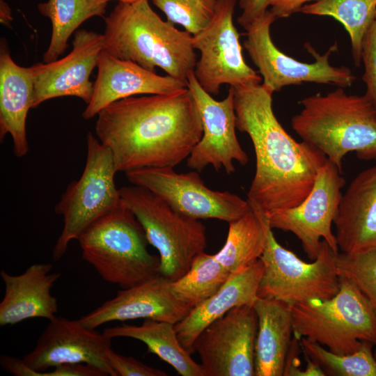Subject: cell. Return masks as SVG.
<instances>
[{
	"label": "cell",
	"instance_id": "obj_38",
	"mask_svg": "<svg viewBox=\"0 0 376 376\" xmlns=\"http://www.w3.org/2000/svg\"><path fill=\"white\" fill-rule=\"evenodd\" d=\"M0 364L2 368L15 376H41V373L31 368L23 359L2 355L0 357Z\"/></svg>",
	"mask_w": 376,
	"mask_h": 376
},
{
	"label": "cell",
	"instance_id": "obj_31",
	"mask_svg": "<svg viewBox=\"0 0 376 376\" xmlns=\"http://www.w3.org/2000/svg\"><path fill=\"white\" fill-rule=\"evenodd\" d=\"M336 268L339 276L350 281L376 311V247L338 252Z\"/></svg>",
	"mask_w": 376,
	"mask_h": 376
},
{
	"label": "cell",
	"instance_id": "obj_37",
	"mask_svg": "<svg viewBox=\"0 0 376 376\" xmlns=\"http://www.w3.org/2000/svg\"><path fill=\"white\" fill-rule=\"evenodd\" d=\"M318 0H271L270 10L277 18L288 17L299 13L302 6L311 1Z\"/></svg>",
	"mask_w": 376,
	"mask_h": 376
},
{
	"label": "cell",
	"instance_id": "obj_36",
	"mask_svg": "<svg viewBox=\"0 0 376 376\" xmlns=\"http://www.w3.org/2000/svg\"><path fill=\"white\" fill-rule=\"evenodd\" d=\"M100 368L85 363H67L58 366L49 372H42V376H107Z\"/></svg>",
	"mask_w": 376,
	"mask_h": 376
},
{
	"label": "cell",
	"instance_id": "obj_4",
	"mask_svg": "<svg viewBox=\"0 0 376 376\" xmlns=\"http://www.w3.org/2000/svg\"><path fill=\"white\" fill-rule=\"evenodd\" d=\"M343 88L303 98L301 110L291 120L302 141L341 171L343 159L350 152L361 160L376 161V109L365 95H348Z\"/></svg>",
	"mask_w": 376,
	"mask_h": 376
},
{
	"label": "cell",
	"instance_id": "obj_19",
	"mask_svg": "<svg viewBox=\"0 0 376 376\" xmlns=\"http://www.w3.org/2000/svg\"><path fill=\"white\" fill-rule=\"evenodd\" d=\"M97 67L93 95L82 113L86 120L95 117L119 100L137 95L171 93L187 87L176 78L159 75L134 62L116 58L104 49Z\"/></svg>",
	"mask_w": 376,
	"mask_h": 376
},
{
	"label": "cell",
	"instance_id": "obj_41",
	"mask_svg": "<svg viewBox=\"0 0 376 376\" xmlns=\"http://www.w3.org/2000/svg\"><path fill=\"white\" fill-rule=\"evenodd\" d=\"M374 356H375V359H376V348H375V351H374Z\"/></svg>",
	"mask_w": 376,
	"mask_h": 376
},
{
	"label": "cell",
	"instance_id": "obj_18",
	"mask_svg": "<svg viewBox=\"0 0 376 376\" xmlns=\"http://www.w3.org/2000/svg\"><path fill=\"white\" fill-rule=\"evenodd\" d=\"M170 282L162 275L129 288L79 320L87 328L95 329L112 321L152 319L175 324L191 310L177 300L170 291Z\"/></svg>",
	"mask_w": 376,
	"mask_h": 376
},
{
	"label": "cell",
	"instance_id": "obj_10",
	"mask_svg": "<svg viewBox=\"0 0 376 376\" xmlns=\"http://www.w3.org/2000/svg\"><path fill=\"white\" fill-rule=\"evenodd\" d=\"M276 19L272 11L249 27L246 33L244 47L258 68L263 84L273 92L290 85L303 83L330 84L341 88L351 86L357 77L347 67H334L329 58L338 49L335 42L323 54L317 52L310 44L306 49L315 57L313 63H304L286 55L274 45L270 35L272 24Z\"/></svg>",
	"mask_w": 376,
	"mask_h": 376
},
{
	"label": "cell",
	"instance_id": "obj_34",
	"mask_svg": "<svg viewBox=\"0 0 376 376\" xmlns=\"http://www.w3.org/2000/svg\"><path fill=\"white\" fill-rule=\"evenodd\" d=\"M109 366L116 376H166V372L132 357L119 354L111 347L106 352Z\"/></svg>",
	"mask_w": 376,
	"mask_h": 376
},
{
	"label": "cell",
	"instance_id": "obj_25",
	"mask_svg": "<svg viewBox=\"0 0 376 376\" xmlns=\"http://www.w3.org/2000/svg\"><path fill=\"white\" fill-rule=\"evenodd\" d=\"M103 333L111 338L125 337L143 342L148 352L169 363L182 376H203L201 364L182 345L174 324L145 319L141 325L123 324L107 328Z\"/></svg>",
	"mask_w": 376,
	"mask_h": 376
},
{
	"label": "cell",
	"instance_id": "obj_33",
	"mask_svg": "<svg viewBox=\"0 0 376 376\" xmlns=\"http://www.w3.org/2000/svg\"><path fill=\"white\" fill-rule=\"evenodd\" d=\"M361 61L364 65L362 79L366 86L364 95L376 109V18L365 36Z\"/></svg>",
	"mask_w": 376,
	"mask_h": 376
},
{
	"label": "cell",
	"instance_id": "obj_22",
	"mask_svg": "<svg viewBox=\"0 0 376 376\" xmlns=\"http://www.w3.org/2000/svg\"><path fill=\"white\" fill-rule=\"evenodd\" d=\"M264 267L259 259L249 266L233 273L212 297L191 309L175 329L182 345L191 354L196 338L209 324L230 309L254 305Z\"/></svg>",
	"mask_w": 376,
	"mask_h": 376
},
{
	"label": "cell",
	"instance_id": "obj_35",
	"mask_svg": "<svg viewBox=\"0 0 376 376\" xmlns=\"http://www.w3.org/2000/svg\"><path fill=\"white\" fill-rule=\"evenodd\" d=\"M270 2L271 0H240L242 13L237 18L238 24L247 30L265 15Z\"/></svg>",
	"mask_w": 376,
	"mask_h": 376
},
{
	"label": "cell",
	"instance_id": "obj_14",
	"mask_svg": "<svg viewBox=\"0 0 376 376\" xmlns=\"http://www.w3.org/2000/svg\"><path fill=\"white\" fill-rule=\"evenodd\" d=\"M258 317L253 305L235 307L209 324L196 338L203 376H255Z\"/></svg>",
	"mask_w": 376,
	"mask_h": 376
},
{
	"label": "cell",
	"instance_id": "obj_1",
	"mask_svg": "<svg viewBox=\"0 0 376 376\" xmlns=\"http://www.w3.org/2000/svg\"><path fill=\"white\" fill-rule=\"evenodd\" d=\"M95 134L111 152L117 172L173 167L187 159L203 134L187 87L166 94L131 96L97 115Z\"/></svg>",
	"mask_w": 376,
	"mask_h": 376
},
{
	"label": "cell",
	"instance_id": "obj_15",
	"mask_svg": "<svg viewBox=\"0 0 376 376\" xmlns=\"http://www.w3.org/2000/svg\"><path fill=\"white\" fill-rule=\"evenodd\" d=\"M187 86L194 100L201 118L203 134L187 159V166L198 172L207 166L230 174L235 171L234 162L244 166L249 162L246 152L237 136L233 92L229 88L222 100H214L199 84L194 72Z\"/></svg>",
	"mask_w": 376,
	"mask_h": 376
},
{
	"label": "cell",
	"instance_id": "obj_28",
	"mask_svg": "<svg viewBox=\"0 0 376 376\" xmlns=\"http://www.w3.org/2000/svg\"><path fill=\"white\" fill-rule=\"evenodd\" d=\"M299 12L339 22L349 34L354 65H360L365 36L376 18V0H318Z\"/></svg>",
	"mask_w": 376,
	"mask_h": 376
},
{
	"label": "cell",
	"instance_id": "obj_30",
	"mask_svg": "<svg viewBox=\"0 0 376 376\" xmlns=\"http://www.w3.org/2000/svg\"><path fill=\"white\" fill-rule=\"evenodd\" d=\"M299 342L304 355L318 365L325 375L376 376L375 345L370 342L363 341L357 351L347 354L334 353L304 337Z\"/></svg>",
	"mask_w": 376,
	"mask_h": 376
},
{
	"label": "cell",
	"instance_id": "obj_3",
	"mask_svg": "<svg viewBox=\"0 0 376 376\" xmlns=\"http://www.w3.org/2000/svg\"><path fill=\"white\" fill-rule=\"evenodd\" d=\"M104 49L112 56L168 75L186 84L197 62L192 36L163 20L148 0L118 2L104 18Z\"/></svg>",
	"mask_w": 376,
	"mask_h": 376
},
{
	"label": "cell",
	"instance_id": "obj_12",
	"mask_svg": "<svg viewBox=\"0 0 376 376\" xmlns=\"http://www.w3.org/2000/svg\"><path fill=\"white\" fill-rule=\"evenodd\" d=\"M125 175L132 185L150 191L174 210L192 219L229 223L251 207L247 200L236 194L207 187L196 171L178 173L173 167H149Z\"/></svg>",
	"mask_w": 376,
	"mask_h": 376
},
{
	"label": "cell",
	"instance_id": "obj_9",
	"mask_svg": "<svg viewBox=\"0 0 376 376\" xmlns=\"http://www.w3.org/2000/svg\"><path fill=\"white\" fill-rule=\"evenodd\" d=\"M337 254L325 240H322L317 258L311 263L305 262L283 247L269 228L266 247L260 258L264 270L258 297L294 305L334 297L340 288Z\"/></svg>",
	"mask_w": 376,
	"mask_h": 376
},
{
	"label": "cell",
	"instance_id": "obj_17",
	"mask_svg": "<svg viewBox=\"0 0 376 376\" xmlns=\"http://www.w3.org/2000/svg\"><path fill=\"white\" fill-rule=\"evenodd\" d=\"M111 338L84 326L79 320L55 316L38 338L35 347L22 359L36 372L67 363H85L116 376L108 364L106 352Z\"/></svg>",
	"mask_w": 376,
	"mask_h": 376
},
{
	"label": "cell",
	"instance_id": "obj_8",
	"mask_svg": "<svg viewBox=\"0 0 376 376\" xmlns=\"http://www.w3.org/2000/svg\"><path fill=\"white\" fill-rule=\"evenodd\" d=\"M116 173L111 150L88 132L82 174L68 186L54 208L63 218V229L52 252L55 261L64 256L69 244L88 226L121 203L114 180Z\"/></svg>",
	"mask_w": 376,
	"mask_h": 376
},
{
	"label": "cell",
	"instance_id": "obj_21",
	"mask_svg": "<svg viewBox=\"0 0 376 376\" xmlns=\"http://www.w3.org/2000/svg\"><path fill=\"white\" fill-rule=\"evenodd\" d=\"M334 224L341 252L376 247V164L361 171L350 182Z\"/></svg>",
	"mask_w": 376,
	"mask_h": 376
},
{
	"label": "cell",
	"instance_id": "obj_20",
	"mask_svg": "<svg viewBox=\"0 0 376 376\" xmlns=\"http://www.w3.org/2000/svg\"><path fill=\"white\" fill-rule=\"evenodd\" d=\"M52 267L49 263L33 264L19 275L1 270L5 293L0 303V326L30 318L49 320L56 315L58 301L51 290L61 274L52 272Z\"/></svg>",
	"mask_w": 376,
	"mask_h": 376
},
{
	"label": "cell",
	"instance_id": "obj_29",
	"mask_svg": "<svg viewBox=\"0 0 376 376\" xmlns=\"http://www.w3.org/2000/svg\"><path fill=\"white\" fill-rule=\"evenodd\" d=\"M230 274L214 254L203 251L183 276L170 282V291L177 300L193 309L215 295Z\"/></svg>",
	"mask_w": 376,
	"mask_h": 376
},
{
	"label": "cell",
	"instance_id": "obj_23",
	"mask_svg": "<svg viewBox=\"0 0 376 376\" xmlns=\"http://www.w3.org/2000/svg\"><path fill=\"white\" fill-rule=\"evenodd\" d=\"M33 79L31 67L18 65L11 58L5 42L0 47V139L7 134L13 140L15 156L29 151L26 117L32 109Z\"/></svg>",
	"mask_w": 376,
	"mask_h": 376
},
{
	"label": "cell",
	"instance_id": "obj_39",
	"mask_svg": "<svg viewBox=\"0 0 376 376\" xmlns=\"http://www.w3.org/2000/svg\"><path fill=\"white\" fill-rule=\"evenodd\" d=\"M0 19L4 26H10L13 20L11 9L5 0H0Z\"/></svg>",
	"mask_w": 376,
	"mask_h": 376
},
{
	"label": "cell",
	"instance_id": "obj_26",
	"mask_svg": "<svg viewBox=\"0 0 376 376\" xmlns=\"http://www.w3.org/2000/svg\"><path fill=\"white\" fill-rule=\"evenodd\" d=\"M228 224L225 244L214 256L233 274L260 259L265 249L267 232L271 227L267 216L251 207Z\"/></svg>",
	"mask_w": 376,
	"mask_h": 376
},
{
	"label": "cell",
	"instance_id": "obj_16",
	"mask_svg": "<svg viewBox=\"0 0 376 376\" xmlns=\"http://www.w3.org/2000/svg\"><path fill=\"white\" fill-rule=\"evenodd\" d=\"M104 35L79 29L75 32L72 49L65 57L31 66L33 79L32 109L52 98L74 96L88 104L94 83L90 75L104 48Z\"/></svg>",
	"mask_w": 376,
	"mask_h": 376
},
{
	"label": "cell",
	"instance_id": "obj_7",
	"mask_svg": "<svg viewBox=\"0 0 376 376\" xmlns=\"http://www.w3.org/2000/svg\"><path fill=\"white\" fill-rule=\"evenodd\" d=\"M122 203L142 226L159 252V273L171 281L183 276L206 246V229L198 219L174 210L150 191L136 185L119 189Z\"/></svg>",
	"mask_w": 376,
	"mask_h": 376
},
{
	"label": "cell",
	"instance_id": "obj_27",
	"mask_svg": "<svg viewBox=\"0 0 376 376\" xmlns=\"http://www.w3.org/2000/svg\"><path fill=\"white\" fill-rule=\"evenodd\" d=\"M109 0H48L38 4L40 14L52 24V35L43 63L56 61L67 49L69 38L86 20L103 17Z\"/></svg>",
	"mask_w": 376,
	"mask_h": 376
},
{
	"label": "cell",
	"instance_id": "obj_40",
	"mask_svg": "<svg viewBox=\"0 0 376 376\" xmlns=\"http://www.w3.org/2000/svg\"><path fill=\"white\" fill-rule=\"evenodd\" d=\"M109 1H112V0H109ZM116 1H118V2L132 3V2H134L139 0H116Z\"/></svg>",
	"mask_w": 376,
	"mask_h": 376
},
{
	"label": "cell",
	"instance_id": "obj_6",
	"mask_svg": "<svg viewBox=\"0 0 376 376\" xmlns=\"http://www.w3.org/2000/svg\"><path fill=\"white\" fill-rule=\"evenodd\" d=\"M293 336L318 343L334 353L351 354L363 341L376 345V311L348 280L340 277L332 297L292 305Z\"/></svg>",
	"mask_w": 376,
	"mask_h": 376
},
{
	"label": "cell",
	"instance_id": "obj_32",
	"mask_svg": "<svg viewBox=\"0 0 376 376\" xmlns=\"http://www.w3.org/2000/svg\"><path fill=\"white\" fill-rule=\"evenodd\" d=\"M166 16L167 21L183 26L195 36L212 21L217 0H152Z\"/></svg>",
	"mask_w": 376,
	"mask_h": 376
},
{
	"label": "cell",
	"instance_id": "obj_11",
	"mask_svg": "<svg viewBox=\"0 0 376 376\" xmlns=\"http://www.w3.org/2000/svg\"><path fill=\"white\" fill-rule=\"evenodd\" d=\"M237 0H217L214 15L208 26L192 36L200 53L194 74L210 95H218L223 84L230 86L260 84L263 79L244 61L240 34L233 23Z\"/></svg>",
	"mask_w": 376,
	"mask_h": 376
},
{
	"label": "cell",
	"instance_id": "obj_2",
	"mask_svg": "<svg viewBox=\"0 0 376 376\" xmlns=\"http://www.w3.org/2000/svg\"><path fill=\"white\" fill-rule=\"evenodd\" d=\"M230 87L236 127L249 135L256 155L247 192L250 206L267 216L298 205L311 192L327 157L285 130L273 111L272 90L261 83Z\"/></svg>",
	"mask_w": 376,
	"mask_h": 376
},
{
	"label": "cell",
	"instance_id": "obj_24",
	"mask_svg": "<svg viewBox=\"0 0 376 376\" xmlns=\"http://www.w3.org/2000/svg\"><path fill=\"white\" fill-rule=\"evenodd\" d=\"M253 307L258 317L255 376H282L293 334L292 305L258 297Z\"/></svg>",
	"mask_w": 376,
	"mask_h": 376
},
{
	"label": "cell",
	"instance_id": "obj_5",
	"mask_svg": "<svg viewBox=\"0 0 376 376\" xmlns=\"http://www.w3.org/2000/svg\"><path fill=\"white\" fill-rule=\"evenodd\" d=\"M81 256L103 280L126 289L160 275L159 257L150 253L145 231L121 203L78 237Z\"/></svg>",
	"mask_w": 376,
	"mask_h": 376
},
{
	"label": "cell",
	"instance_id": "obj_13",
	"mask_svg": "<svg viewBox=\"0 0 376 376\" xmlns=\"http://www.w3.org/2000/svg\"><path fill=\"white\" fill-rule=\"evenodd\" d=\"M341 174L342 171L327 159L320 169L311 192L301 203L267 215L271 228L293 233L312 260L318 255L322 238L338 253L331 227L345 184Z\"/></svg>",
	"mask_w": 376,
	"mask_h": 376
}]
</instances>
